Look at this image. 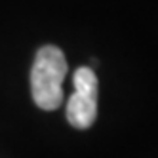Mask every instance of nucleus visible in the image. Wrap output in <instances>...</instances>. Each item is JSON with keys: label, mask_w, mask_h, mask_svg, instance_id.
<instances>
[{"label": "nucleus", "mask_w": 158, "mask_h": 158, "mask_svg": "<svg viewBox=\"0 0 158 158\" xmlns=\"http://www.w3.org/2000/svg\"><path fill=\"white\" fill-rule=\"evenodd\" d=\"M67 59L57 46H42L31 71V94L44 110H55L63 103V80Z\"/></svg>", "instance_id": "f257e3e1"}, {"label": "nucleus", "mask_w": 158, "mask_h": 158, "mask_svg": "<svg viewBox=\"0 0 158 158\" xmlns=\"http://www.w3.org/2000/svg\"><path fill=\"white\" fill-rule=\"evenodd\" d=\"M74 92L67 101V120L76 130H88L97 116V76L89 67H80L73 76Z\"/></svg>", "instance_id": "f03ea898"}]
</instances>
